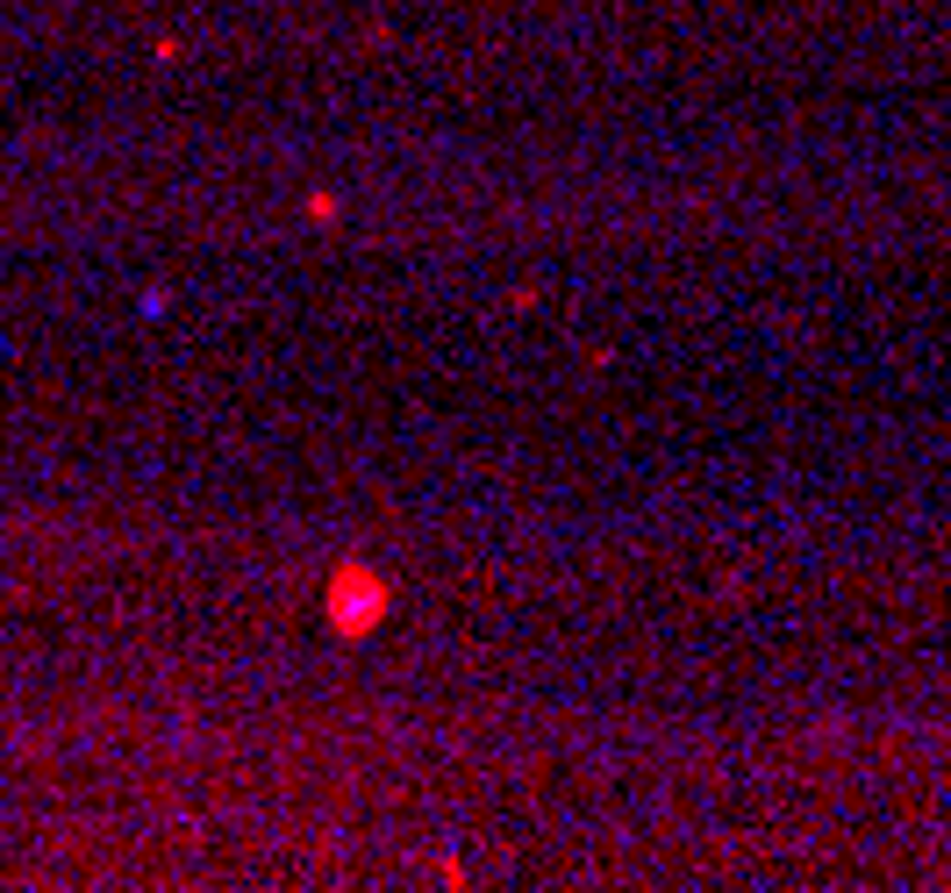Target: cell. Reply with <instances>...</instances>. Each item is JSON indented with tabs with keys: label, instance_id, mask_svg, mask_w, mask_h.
Listing matches in <instances>:
<instances>
[{
	"label": "cell",
	"instance_id": "obj_1",
	"mask_svg": "<svg viewBox=\"0 0 951 893\" xmlns=\"http://www.w3.org/2000/svg\"><path fill=\"white\" fill-rule=\"evenodd\" d=\"M387 608H394V580L372 572V565H337L323 580V623L337 629L344 644L372 637V629L387 623Z\"/></svg>",
	"mask_w": 951,
	"mask_h": 893
}]
</instances>
